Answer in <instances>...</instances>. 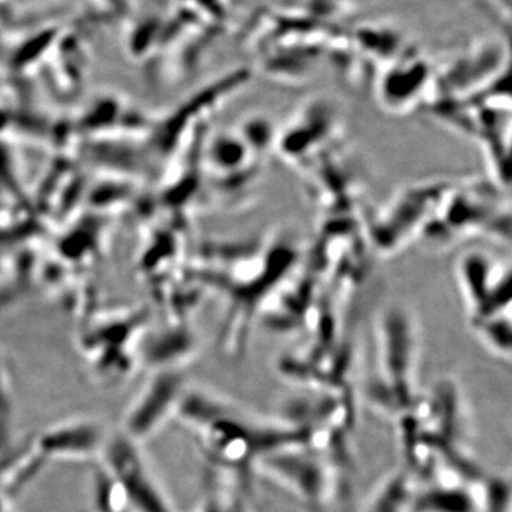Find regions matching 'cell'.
Instances as JSON below:
<instances>
[{
  "label": "cell",
  "mask_w": 512,
  "mask_h": 512,
  "mask_svg": "<svg viewBox=\"0 0 512 512\" xmlns=\"http://www.w3.org/2000/svg\"><path fill=\"white\" fill-rule=\"evenodd\" d=\"M175 419L191 431L202 454L228 473H252L259 458L281 448L306 444L305 431L282 420L252 419L231 403L188 387Z\"/></svg>",
  "instance_id": "obj_1"
},
{
  "label": "cell",
  "mask_w": 512,
  "mask_h": 512,
  "mask_svg": "<svg viewBox=\"0 0 512 512\" xmlns=\"http://www.w3.org/2000/svg\"><path fill=\"white\" fill-rule=\"evenodd\" d=\"M420 335L416 318L400 303L386 306L376 325V372L366 384V402L393 421L420 396Z\"/></svg>",
  "instance_id": "obj_2"
},
{
  "label": "cell",
  "mask_w": 512,
  "mask_h": 512,
  "mask_svg": "<svg viewBox=\"0 0 512 512\" xmlns=\"http://www.w3.org/2000/svg\"><path fill=\"white\" fill-rule=\"evenodd\" d=\"M254 473L262 474L313 510H326L346 494L345 471L306 444L266 454L256 461Z\"/></svg>",
  "instance_id": "obj_3"
},
{
  "label": "cell",
  "mask_w": 512,
  "mask_h": 512,
  "mask_svg": "<svg viewBox=\"0 0 512 512\" xmlns=\"http://www.w3.org/2000/svg\"><path fill=\"white\" fill-rule=\"evenodd\" d=\"M143 315L116 312L96 320L79 338L80 352L94 377L116 384L140 369V348L146 328Z\"/></svg>",
  "instance_id": "obj_4"
},
{
  "label": "cell",
  "mask_w": 512,
  "mask_h": 512,
  "mask_svg": "<svg viewBox=\"0 0 512 512\" xmlns=\"http://www.w3.org/2000/svg\"><path fill=\"white\" fill-rule=\"evenodd\" d=\"M453 185L434 183L409 188L370 222V237L377 249L390 254L421 235Z\"/></svg>",
  "instance_id": "obj_5"
},
{
  "label": "cell",
  "mask_w": 512,
  "mask_h": 512,
  "mask_svg": "<svg viewBox=\"0 0 512 512\" xmlns=\"http://www.w3.org/2000/svg\"><path fill=\"white\" fill-rule=\"evenodd\" d=\"M103 470L126 495L134 512H173L138 450L123 431L107 436L101 451Z\"/></svg>",
  "instance_id": "obj_6"
},
{
  "label": "cell",
  "mask_w": 512,
  "mask_h": 512,
  "mask_svg": "<svg viewBox=\"0 0 512 512\" xmlns=\"http://www.w3.org/2000/svg\"><path fill=\"white\" fill-rule=\"evenodd\" d=\"M188 383L184 370H156L128 407L123 433L140 444L175 419Z\"/></svg>",
  "instance_id": "obj_7"
},
{
  "label": "cell",
  "mask_w": 512,
  "mask_h": 512,
  "mask_svg": "<svg viewBox=\"0 0 512 512\" xmlns=\"http://www.w3.org/2000/svg\"><path fill=\"white\" fill-rule=\"evenodd\" d=\"M106 440V430L97 421L70 419L33 434L22 444L37 470L43 473L53 463L87 461L101 456Z\"/></svg>",
  "instance_id": "obj_8"
},
{
  "label": "cell",
  "mask_w": 512,
  "mask_h": 512,
  "mask_svg": "<svg viewBox=\"0 0 512 512\" xmlns=\"http://www.w3.org/2000/svg\"><path fill=\"white\" fill-rule=\"evenodd\" d=\"M510 278V268L497 264L488 255L473 252L461 258L458 279L470 311L471 325L511 315Z\"/></svg>",
  "instance_id": "obj_9"
},
{
  "label": "cell",
  "mask_w": 512,
  "mask_h": 512,
  "mask_svg": "<svg viewBox=\"0 0 512 512\" xmlns=\"http://www.w3.org/2000/svg\"><path fill=\"white\" fill-rule=\"evenodd\" d=\"M338 116L328 101H312L276 136L275 147L291 163H305L332 143L338 131Z\"/></svg>",
  "instance_id": "obj_10"
},
{
  "label": "cell",
  "mask_w": 512,
  "mask_h": 512,
  "mask_svg": "<svg viewBox=\"0 0 512 512\" xmlns=\"http://www.w3.org/2000/svg\"><path fill=\"white\" fill-rule=\"evenodd\" d=\"M429 82V67L423 62L410 60L409 64L392 67L379 87L380 101L384 109L404 113L421 100Z\"/></svg>",
  "instance_id": "obj_11"
},
{
  "label": "cell",
  "mask_w": 512,
  "mask_h": 512,
  "mask_svg": "<svg viewBox=\"0 0 512 512\" xmlns=\"http://www.w3.org/2000/svg\"><path fill=\"white\" fill-rule=\"evenodd\" d=\"M485 478V477H484ZM481 483V481H480ZM478 484H427L414 491L410 512H478Z\"/></svg>",
  "instance_id": "obj_12"
},
{
  "label": "cell",
  "mask_w": 512,
  "mask_h": 512,
  "mask_svg": "<svg viewBox=\"0 0 512 512\" xmlns=\"http://www.w3.org/2000/svg\"><path fill=\"white\" fill-rule=\"evenodd\" d=\"M416 478L407 468L390 471L367 498L362 512H410Z\"/></svg>",
  "instance_id": "obj_13"
},
{
  "label": "cell",
  "mask_w": 512,
  "mask_h": 512,
  "mask_svg": "<svg viewBox=\"0 0 512 512\" xmlns=\"http://www.w3.org/2000/svg\"><path fill=\"white\" fill-rule=\"evenodd\" d=\"M22 181L12 148L5 141H0V205L30 204Z\"/></svg>",
  "instance_id": "obj_14"
},
{
  "label": "cell",
  "mask_w": 512,
  "mask_h": 512,
  "mask_svg": "<svg viewBox=\"0 0 512 512\" xmlns=\"http://www.w3.org/2000/svg\"><path fill=\"white\" fill-rule=\"evenodd\" d=\"M478 339L500 359L511 360V315L498 316V318L483 320L473 325Z\"/></svg>",
  "instance_id": "obj_15"
},
{
  "label": "cell",
  "mask_w": 512,
  "mask_h": 512,
  "mask_svg": "<svg viewBox=\"0 0 512 512\" xmlns=\"http://www.w3.org/2000/svg\"><path fill=\"white\" fill-rule=\"evenodd\" d=\"M478 512H511L510 480L504 477H485L478 485Z\"/></svg>",
  "instance_id": "obj_16"
},
{
  "label": "cell",
  "mask_w": 512,
  "mask_h": 512,
  "mask_svg": "<svg viewBox=\"0 0 512 512\" xmlns=\"http://www.w3.org/2000/svg\"><path fill=\"white\" fill-rule=\"evenodd\" d=\"M96 501L94 512H134L128 503L126 495L114 483L113 478L101 470L96 476Z\"/></svg>",
  "instance_id": "obj_17"
},
{
  "label": "cell",
  "mask_w": 512,
  "mask_h": 512,
  "mask_svg": "<svg viewBox=\"0 0 512 512\" xmlns=\"http://www.w3.org/2000/svg\"><path fill=\"white\" fill-rule=\"evenodd\" d=\"M13 403L12 392L5 362L0 356V448L8 443L10 424H12Z\"/></svg>",
  "instance_id": "obj_18"
},
{
  "label": "cell",
  "mask_w": 512,
  "mask_h": 512,
  "mask_svg": "<svg viewBox=\"0 0 512 512\" xmlns=\"http://www.w3.org/2000/svg\"><path fill=\"white\" fill-rule=\"evenodd\" d=\"M0 512H18L9 495L0 493Z\"/></svg>",
  "instance_id": "obj_19"
}]
</instances>
